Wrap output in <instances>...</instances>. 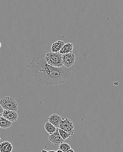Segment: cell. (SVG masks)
<instances>
[{
    "label": "cell",
    "mask_w": 123,
    "mask_h": 152,
    "mask_svg": "<svg viewBox=\"0 0 123 152\" xmlns=\"http://www.w3.org/2000/svg\"><path fill=\"white\" fill-rule=\"evenodd\" d=\"M65 44L64 41L62 40H58L57 42H55L51 46V51L53 52H59Z\"/></svg>",
    "instance_id": "cell-10"
},
{
    "label": "cell",
    "mask_w": 123,
    "mask_h": 152,
    "mask_svg": "<svg viewBox=\"0 0 123 152\" xmlns=\"http://www.w3.org/2000/svg\"><path fill=\"white\" fill-rule=\"evenodd\" d=\"M2 116L12 122H15L18 119V113L14 110H4Z\"/></svg>",
    "instance_id": "cell-7"
},
{
    "label": "cell",
    "mask_w": 123,
    "mask_h": 152,
    "mask_svg": "<svg viewBox=\"0 0 123 152\" xmlns=\"http://www.w3.org/2000/svg\"><path fill=\"white\" fill-rule=\"evenodd\" d=\"M0 108H1V109H0V116H2L3 113L4 109L1 106H0Z\"/></svg>",
    "instance_id": "cell-16"
},
{
    "label": "cell",
    "mask_w": 123,
    "mask_h": 152,
    "mask_svg": "<svg viewBox=\"0 0 123 152\" xmlns=\"http://www.w3.org/2000/svg\"><path fill=\"white\" fill-rule=\"evenodd\" d=\"M74 152V150H73V149H72V148H71L70 149H69V151H67V152Z\"/></svg>",
    "instance_id": "cell-17"
},
{
    "label": "cell",
    "mask_w": 123,
    "mask_h": 152,
    "mask_svg": "<svg viewBox=\"0 0 123 152\" xmlns=\"http://www.w3.org/2000/svg\"><path fill=\"white\" fill-rule=\"evenodd\" d=\"M48 152V151H46V150H42V152Z\"/></svg>",
    "instance_id": "cell-19"
},
{
    "label": "cell",
    "mask_w": 123,
    "mask_h": 152,
    "mask_svg": "<svg viewBox=\"0 0 123 152\" xmlns=\"http://www.w3.org/2000/svg\"><path fill=\"white\" fill-rule=\"evenodd\" d=\"M44 128H45L46 131L49 134H53L56 131L57 129L55 125H53L49 121L46 122L44 125Z\"/></svg>",
    "instance_id": "cell-13"
},
{
    "label": "cell",
    "mask_w": 123,
    "mask_h": 152,
    "mask_svg": "<svg viewBox=\"0 0 123 152\" xmlns=\"http://www.w3.org/2000/svg\"><path fill=\"white\" fill-rule=\"evenodd\" d=\"M71 148L69 144L62 142L59 145V149H60L63 152H67Z\"/></svg>",
    "instance_id": "cell-14"
},
{
    "label": "cell",
    "mask_w": 123,
    "mask_h": 152,
    "mask_svg": "<svg viewBox=\"0 0 123 152\" xmlns=\"http://www.w3.org/2000/svg\"><path fill=\"white\" fill-rule=\"evenodd\" d=\"M44 54L33 57L29 68L36 80L46 86L64 83L72 75V69L63 66L55 67L48 64Z\"/></svg>",
    "instance_id": "cell-1"
},
{
    "label": "cell",
    "mask_w": 123,
    "mask_h": 152,
    "mask_svg": "<svg viewBox=\"0 0 123 152\" xmlns=\"http://www.w3.org/2000/svg\"><path fill=\"white\" fill-rule=\"evenodd\" d=\"M13 150V145L9 141H5L0 144V152H11Z\"/></svg>",
    "instance_id": "cell-9"
},
{
    "label": "cell",
    "mask_w": 123,
    "mask_h": 152,
    "mask_svg": "<svg viewBox=\"0 0 123 152\" xmlns=\"http://www.w3.org/2000/svg\"><path fill=\"white\" fill-rule=\"evenodd\" d=\"M62 54L59 52H50L45 56V60L48 64L55 67L64 66L62 61Z\"/></svg>",
    "instance_id": "cell-2"
},
{
    "label": "cell",
    "mask_w": 123,
    "mask_h": 152,
    "mask_svg": "<svg viewBox=\"0 0 123 152\" xmlns=\"http://www.w3.org/2000/svg\"><path fill=\"white\" fill-rule=\"evenodd\" d=\"M63 65L67 68H70L74 64L76 60V56L72 53H67L62 55Z\"/></svg>",
    "instance_id": "cell-5"
},
{
    "label": "cell",
    "mask_w": 123,
    "mask_h": 152,
    "mask_svg": "<svg viewBox=\"0 0 123 152\" xmlns=\"http://www.w3.org/2000/svg\"><path fill=\"white\" fill-rule=\"evenodd\" d=\"M56 152V151H48V152Z\"/></svg>",
    "instance_id": "cell-20"
},
{
    "label": "cell",
    "mask_w": 123,
    "mask_h": 152,
    "mask_svg": "<svg viewBox=\"0 0 123 152\" xmlns=\"http://www.w3.org/2000/svg\"><path fill=\"white\" fill-rule=\"evenodd\" d=\"M12 122L3 116L0 117V127L2 129H8L12 126Z\"/></svg>",
    "instance_id": "cell-12"
},
{
    "label": "cell",
    "mask_w": 123,
    "mask_h": 152,
    "mask_svg": "<svg viewBox=\"0 0 123 152\" xmlns=\"http://www.w3.org/2000/svg\"><path fill=\"white\" fill-rule=\"evenodd\" d=\"M73 49V45L70 43L65 44L62 48L59 53L61 54H66L72 52Z\"/></svg>",
    "instance_id": "cell-11"
},
{
    "label": "cell",
    "mask_w": 123,
    "mask_h": 152,
    "mask_svg": "<svg viewBox=\"0 0 123 152\" xmlns=\"http://www.w3.org/2000/svg\"><path fill=\"white\" fill-rule=\"evenodd\" d=\"M58 130L59 134H60L61 137H62V139H63L64 140H67V139H68L69 137H70L71 136L70 134H69L67 132L64 130L62 129L58 128Z\"/></svg>",
    "instance_id": "cell-15"
},
{
    "label": "cell",
    "mask_w": 123,
    "mask_h": 152,
    "mask_svg": "<svg viewBox=\"0 0 123 152\" xmlns=\"http://www.w3.org/2000/svg\"><path fill=\"white\" fill-rule=\"evenodd\" d=\"M62 118L58 115L53 114L48 117V120L49 122L55 125L57 128H59L61 125Z\"/></svg>",
    "instance_id": "cell-8"
},
{
    "label": "cell",
    "mask_w": 123,
    "mask_h": 152,
    "mask_svg": "<svg viewBox=\"0 0 123 152\" xmlns=\"http://www.w3.org/2000/svg\"><path fill=\"white\" fill-rule=\"evenodd\" d=\"M0 105L4 109L6 110L17 111L18 108V103L14 99L10 96H5L1 99Z\"/></svg>",
    "instance_id": "cell-3"
},
{
    "label": "cell",
    "mask_w": 123,
    "mask_h": 152,
    "mask_svg": "<svg viewBox=\"0 0 123 152\" xmlns=\"http://www.w3.org/2000/svg\"><path fill=\"white\" fill-rule=\"evenodd\" d=\"M59 128L66 131L70 135H72L74 134V124L71 120L68 118H62L61 125Z\"/></svg>",
    "instance_id": "cell-4"
},
{
    "label": "cell",
    "mask_w": 123,
    "mask_h": 152,
    "mask_svg": "<svg viewBox=\"0 0 123 152\" xmlns=\"http://www.w3.org/2000/svg\"><path fill=\"white\" fill-rule=\"evenodd\" d=\"M56 152H63L60 149H58V150H57V151H56Z\"/></svg>",
    "instance_id": "cell-18"
},
{
    "label": "cell",
    "mask_w": 123,
    "mask_h": 152,
    "mask_svg": "<svg viewBox=\"0 0 123 152\" xmlns=\"http://www.w3.org/2000/svg\"><path fill=\"white\" fill-rule=\"evenodd\" d=\"M48 137L49 140L55 145H59L64 141L59 132L58 128L57 129L56 131L55 132L49 134Z\"/></svg>",
    "instance_id": "cell-6"
}]
</instances>
